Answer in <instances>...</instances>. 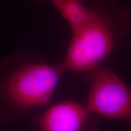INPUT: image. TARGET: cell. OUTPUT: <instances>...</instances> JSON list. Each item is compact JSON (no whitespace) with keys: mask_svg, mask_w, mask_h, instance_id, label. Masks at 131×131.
<instances>
[{"mask_svg":"<svg viewBox=\"0 0 131 131\" xmlns=\"http://www.w3.org/2000/svg\"><path fill=\"white\" fill-rule=\"evenodd\" d=\"M90 84L86 107L100 117L119 119L131 130V90L118 75L104 67L86 73Z\"/></svg>","mask_w":131,"mask_h":131,"instance_id":"cell-3","label":"cell"},{"mask_svg":"<svg viewBox=\"0 0 131 131\" xmlns=\"http://www.w3.org/2000/svg\"><path fill=\"white\" fill-rule=\"evenodd\" d=\"M52 4L68 22L72 31L77 30L89 21L92 9H89L81 0H51Z\"/></svg>","mask_w":131,"mask_h":131,"instance_id":"cell-5","label":"cell"},{"mask_svg":"<svg viewBox=\"0 0 131 131\" xmlns=\"http://www.w3.org/2000/svg\"><path fill=\"white\" fill-rule=\"evenodd\" d=\"M112 24L104 13L92 10L89 21L72 31L70 45L61 64L66 72L87 73L100 66L114 48L117 35Z\"/></svg>","mask_w":131,"mask_h":131,"instance_id":"cell-1","label":"cell"},{"mask_svg":"<svg viewBox=\"0 0 131 131\" xmlns=\"http://www.w3.org/2000/svg\"><path fill=\"white\" fill-rule=\"evenodd\" d=\"M101 117L72 101L49 106L40 116L41 131H100Z\"/></svg>","mask_w":131,"mask_h":131,"instance_id":"cell-4","label":"cell"},{"mask_svg":"<svg viewBox=\"0 0 131 131\" xmlns=\"http://www.w3.org/2000/svg\"><path fill=\"white\" fill-rule=\"evenodd\" d=\"M66 72L62 65L32 62L15 69L5 84V95L23 110L47 105Z\"/></svg>","mask_w":131,"mask_h":131,"instance_id":"cell-2","label":"cell"}]
</instances>
